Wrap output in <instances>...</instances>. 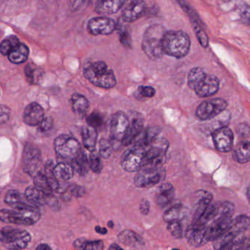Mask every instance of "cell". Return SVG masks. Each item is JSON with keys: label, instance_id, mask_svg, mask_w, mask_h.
<instances>
[{"label": "cell", "instance_id": "1", "mask_svg": "<svg viewBox=\"0 0 250 250\" xmlns=\"http://www.w3.org/2000/svg\"><path fill=\"white\" fill-rule=\"evenodd\" d=\"M188 85L200 98L215 95L220 87V82L216 76L208 75L201 67H195L189 71Z\"/></svg>", "mask_w": 250, "mask_h": 250}, {"label": "cell", "instance_id": "2", "mask_svg": "<svg viewBox=\"0 0 250 250\" xmlns=\"http://www.w3.org/2000/svg\"><path fill=\"white\" fill-rule=\"evenodd\" d=\"M190 45V38L184 31H166L163 37V53L169 57L184 58L189 52Z\"/></svg>", "mask_w": 250, "mask_h": 250}, {"label": "cell", "instance_id": "3", "mask_svg": "<svg viewBox=\"0 0 250 250\" xmlns=\"http://www.w3.org/2000/svg\"><path fill=\"white\" fill-rule=\"evenodd\" d=\"M39 208L28 204L13 210H0V220L3 223L20 226H32L41 218Z\"/></svg>", "mask_w": 250, "mask_h": 250}, {"label": "cell", "instance_id": "4", "mask_svg": "<svg viewBox=\"0 0 250 250\" xmlns=\"http://www.w3.org/2000/svg\"><path fill=\"white\" fill-rule=\"evenodd\" d=\"M85 77L95 86L103 89H111L117 84L113 70L104 62L98 61L88 64L83 70Z\"/></svg>", "mask_w": 250, "mask_h": 250}, {"label": "cell", "instance_id": "5", "mask_svg": "<svg viewBox=\"0 0 250 250\" xmlns=\"http://www.w3.org/2000/svg\"><path fill=\"white\" fill-rule=\"evenodd\" d=\"M166 30L161 24H153L146 29L142 40V49L151 60L161 58L163 51V39Z\"/></svg>", "mask_w": 250, "mask_h": 250}, {"label": "cell", "instance_id": "6", "mask_svg": "<svg viewBox=\"0 0 250 250\" xmlns=\"http://www.w3.org/2000/svg\"><path fill=\"white\" fill-rule=\"evenodd\" d=\"M30 241V234L26 230L13 227H4L0 230V242L7 249H24Z\"/></svg>", "mask_w": 250, "mask_h": 250}, {"label": "cell", "instance_id": "7", "mask_svg": "<svg viewBox=\"0 0 250 250\" xmlns=\"http://www.w3.org/2000/svg\"><path fill=\"white\" fill-rule=\"evenodd\" d=\"M166 171L161 166H150L138 170L134 179L137 188H151L165 180Z\"/></svg>", "mask_w": 250, "mask_h": 250}, {"label": "cell", "instance_id": "8", "mask_svg": "<svg viewBox=\"0 0 250 250\" xmlns=\"http://www.w3.org/2000/svg\"><path fill=\"white\" fill-rule=\"evenodd\" d=\"M121 165L128 172H138L145 167V147L135 144L128 148L122 156Z\"/></svg>", "mask_w": 250, "mask_h": 250}, {"label": "cell", "instance_id": "9", "mask_svg": "<svg viewBox=\"0 0 250 250\" xmlns=\"http://www.w3.org/2000/svg\"><path fill=\"white\" fill-rule=\"evenodd\" d=\"M54 148L59 156L71 160L82 151L79 141L68 135L57 137L54 141Z\"/></svg>", "mask_w": 250, "mask_h": 250}, {"label": "cell", "instance_id": "10", "mask_svg": "<svg viewBox=\"0 0 250 250\" xmlns=\"http://www.w3.org/2000/svg\"><path fill=\"white\" fill-rule=\"evenodd\" d=\"M227 102L221 98L204 101L197 108L196 116L201 120H212L221 114L227 107Z\"/></svg>", "mask_w": 250, "mask_h": 250}, {"label": "cell", "instance_id": "11", "mask_svg": "<svg viewBox=\"0 0 250 250\" xmlns=\"http://www.w3.org/2000/svg\"><path fill=\"white\" fill-rule=\"evenodd\" d=\"M121 10L123 20L132 23L145 14L146 4L144 0H125Z\"/></svg>", "mask_w": 250, "mask_h": 250}, {"label": "cell", "instance_id": "12", "mask_svg": "<svg viewBox=\"0 0 250 250\" xmlns=\"http://www.w3.org/2000/svg\"><path fill=\"white\" fill-rule=\"evenodd\" d=\"M116 29V22L107 16L92 18L87 23L88 32L95 36L111 35Z\"/></svg>", "mask_w": 250, "mask_h": 250}, {"label": "cell", "instance_id": "13", "mask_svg": "<svg viewBox=\"0 0 250 250\" xmlns=\"http://www.w3.org/2000/svg\"><path fill=\"white\" fill-rule=\"evenodd\" d=\"M129 125V119L125 113L119 111L113 116L110 124V134L112 144L113 142L123 143Z\"/></svg>", "mask_w": 250, "mask_h": 250}, {"label": "cell", "instance_id": "14", "mask_svg": "<svg viewBox=\"0 0 250 250\" xmlns=\"http://www.w3.org/2000/svg\"><path fill=\"white\" fill-rule=\"evenodd\" d=\"M245 238L244 233L228 229L226 233L214 241L213 247L214 250H236Z\"/></svg>", "mask_w": 250, "mask_h": 250}, {"label": "cell", "instance_id": "15", "mask_svg": "<svg viewBox=\"0 0 250 250\" xmlns=\"http://www.w3.org/2000/svg\"><path fill=\"white\" fill-rule=\"evenodd\" d=\"M214 146L218 151L228 152L233 148L234 137L231 129L227 126L219 128L212 134Z\"/></svg>", "mask_w": 250, "mask_h": 250}, {"label": "cell", "instance_id": "16", "mask_svg": "<svg viewBox=\"0 0 250 250\" xmlns=\"http://www.w3.org/2000/svg\"><path fill=\"white\" fill-rule=\"evenodd\" d=\"M23 162L25 171L31 176H35L39 173L38 170L41 164V152L39 150L28 145L23 151Z\"/></svg>", "mask_w": 250, "mask_h": 250}, {"label": "cell", "instance_id": "17", "mask_svg": "<svg viewBox=\"0 0 250 250\" xmlns=\"http://www.w3.org/2000/svg\"><path fill=\"white\" fill-rule=\"evenodd\" d=\"M185 238L189 245L199 248L207 244V229L205 226L192 224L185 232Z\"/></svg>", "mask_w": 250, "mask_h": 250}, {"label": "cell", "instance_id": "18", "mask_svg": "<svg viewBox=\"0 0 250 250\" xmlns=\"http://www.w3.org/2000/svg\"><path fill=\"white\" fill-rule=\"evenodd\" d=\"M43 119V108L37 103H32L25 108L23 121L29 126L39 125Z\"/></svg>", "mask_w": 250, "mask_h": 250}, {"label": "cell", "instance_id": "19", "mask_svg": "<svg viewBox=\"0 0 250 250\" xmlns=\"http://www.w3.org/2000/svg\"><path fill=\"white\" fill-rule=\"evenodd\" d=\"M125 0H98L95 11L101 16H108L118 13Z\"/></svg>", "mask_w": 250, "mask_h": 250}, {"label": "cell", "instance_id": "20", "mask_svg": "<svg viewBox=\"0 0 250 250\" xmlns=\"http://www.w3.org/2000/svg\"><path fill=\"white\" fill-rule=\"evenodd\" d=\"M175 198V189L170 183L163 184L159 187L155 201L160 208H165L173 202Z\"/></svg>", "mask_w": 250, "mask_h": 250}, {"label": "cell", "instance_id": "21", "mask_svg": "<svg viewBox=\"0 0 250 250\" xmlns=\"http://www.w3.org/2000/svg\"><path fill=\"white\" fill-rule=\"evenodd\" d=\"M144 127V120L141 117H135L129 122V127L126 131L124 139L122 144L124 146H129L141 135Z\"/></svg>", "mask_w": 250, "mask_h": 250}, {"label": "cell", "instance_id": "22", "mask_svg": "<svg viewBox=\"0 0 250 250\" xmlns=\"http://www.w3.org/2000/svg\"><path fill=\"white\" fill-rule=\"evenodd\" d=\"M24 196L25 199L29 204L38 208L45 205L46 204V198H48L35 187H29L25 191Z\"/></svg>", "mask_w": 250, "mask_h": 250}, {"label": "cell", "instance_id": "23", "mask_svg": "<svg viewBox=\"0 0 250 250\" xmlns=\"http://www.w3.org/2000/svg\"><path fill=\"white\" fill-rule=\"evenodd\" d=\"M82 135L85 148L90 151H95L98 139V131L96 128L86 125L82 128Z\"/></svg>", "mask_w": 250, "mask_h": 250}, {"label": "cell", "instance_id": "24", "mask_svg": "<svg viewBox=\"0 0 250 250\" xmlns=\"http://www.w3.org/2000/svg\"><path fill=\"white\" fill-rule=\"evenodd\" d=\"M29 49L24 43L20 42L10 54L8 60L13 64H19L25 62L29 58Z\"/></svg>", "mask_w": 250, "mask_h": 250}, {"label": "cell", "instance_id": "25", "mask_svg": "<svg viewBox=\"0 0 250 250\" xmlns=\"http://www.w3.org/2000/svg\"><path fill=\"white\" fill-rule=\"evenodd\" d=\"M54 174L59 182H67L73 178L74 170L71 165L60 163L54 166Z\"/></svg>", "mask_w": 250, "mask_h": 250}, {"label": "cell", "instance_id": "26", "mask_svg": "<svg viewBox=\"0 0 250 250\" xmlns=\"http://www.w3.org/2000/svg\"><path fill=\"white\" fill-rule=\"evenodd\" d=\"M75 250H104L105 245L102 240H87L79 238L73 242Z\"/></svg>", "mask_w": 250, "mask_h": 250}, {"label": "cell", "instance_id": "27", "mask_svg": "<svg viewBox=\"0 0 250 250\" xmlns=\"http://www.w3.org/2000/svg\"><path fill=\"white\" fill-rule=\"evenodd\" d=\"M71 166L74 171L81 176L86 175L89 171V169L90 168L89 158L86 157L85 152L82 151H81V152L72 160Z\"/></svg>", "mask_w": 250, "mask_h": 250}, {"label": "cell", "instance_id": "28", "mask_svg": "<svg viewBox=\"0 0 250 250\" xmlns=\"http://www.w3.org/2000/svg\"><path fill=\"white\" fill-rule=\"evenodd\" d=\"M212 201V196L208 192H204L201 195V198L197 204L196 208H195V213L192 217V223H196L200 220L203 214L205 213L206 210L209 207Z\"/></svg>", "mask_w": 250, "mask_h": 250}, {"label": "cell", "instance_id": "29", "mask_svg": "<svg viewBox=\"0 0 250 250\" xmlns=\"http://www.w3.org/2000/svg\"><path fill=\"white\" fill-rule=\"evenodd\" d=\"M233 158L241 164L250 161V141H244L236 146L233 151Z\"/></svg>", "mask_w": 250, "mask_h": 250}, {"label": "cell", "instance_id": "30", "mask_svg": "<svg viewBox=\"0 0 250 250\" xmlns=\"http://www.w3.org/2000/svg\"><path fill=\"white\" fill-rule=\"evenodd\" d=\"M71 103L73 111L79 115L84 114L89 109V101L80 94H74L72 96Z\"/></svg>", "mask_w": 250, "mask_h": 250}, {"label": "cell", "instance_id": "31", "mask_svg": "<svg viewBox=\"0 0 250 250\" xmlns=\"http://www.w3.org/2000/svg\"><path fill=\"white\" fill-rule=\"evenodd\" d=\"M160 132H161V129L159 126H149L144 132L142 138L138 141L137 144H139L144 147L148 146L159 138Z\"/></svg>", "mask_w": 250, "mask_h": 250}, {"label": "cell", "instance_id": "32", "mask_svg": "<svg viewBox=\"0 0 250 250\" xmlns=\"http://www.w3.org/2000/svg\"><path fill=\"white\" fill-rule=\"evenodd\" d=\"M25 75L28 82L31 84H38L42 79L43 71L35 64H29L25 67Z\"/></svg>", "mask_w": 250, "mask_h": 250}, {"label": "cell", "instance_id": "33", "mask_svg": "<svg viewBox=\"0 0 250 250\" xmlns=\"http://www.w3.org/2000/svg\"><path fill=\"white\" fill-rule=\"evenodd\" d=\"M233 231L244 233L250 229V217L241 215L232 220L229 229Z\"/></svg>", "mask_w": 250, "mask_h": 250}, {"label": "cell", "instance_id": "34", "mask_svg": "<svg viewBox=\"0 0 250 250\" xmlns=\"http://www.w3.org/2000/svg\"><path fill=\"white\" fill-rule=\"evenodd\" d=\"M34 184H35V188H38L42 193L45 194L47 197H50L52 195L54 191L51 189L49 182H48L45 174H42L41 172L37 173L34 176Z\"/></svg>", "mask_w": 250, "mask_h": 250}, {"label": "cell", "instance_id": "35", "mask_svg": "<svg viewBox=\"0 0 250 250\" xmlns=\"http://www.w3.org/2000/svg\"><path fill=\"white\" fill-rule=\"evenodd\" d=\"M4 201L6 204L11 206L14 208L28 205L27 203L25 202L24 198H23L21 194L15 189H12L7 192V195H5Z\"/></svg>", "mask_w": 250, "mask_h": 250}, {"label": "cell", "instance_id": "36", "mask_svg": "<svg viewBox=\"0 0 250 250\" xmlns=\"http://www.w3.org/2000/svg\"><path fill=\"white\" fill-rule=\"evenodd\" d=\"M118 239L121 243L127 246H133L142 243L141 238L135 232L130 230H124L118 235Z\"/></svg>", "mask_w": 250, "mask_h": 250}, {"label": "cell", "instance_id": "37", "mask_svg": "<svg viewBox=\"0 0 250 250\" xmlns=\"http://www.w3.org/2000/svg\"><path fill=\"white\" fill-rule=\"evenodd\" d=\"M20 43L19 38L16 35H9L4 38L0 43V53L2 55L8 56V54Z\"/></svg>", "mask_w": 250, "mask_h": 250}, {"label": "cell", "instance_id": "38", "mask_svg": "<svg viewBox=\"0 0 250 250\" xmlns=\"http://www.w3.org/2000/svg\"><path fill=\"white\" fill-rule=\"evenodd\" d=\"M182 209H183V207L182 204H174L165 211L163 214V220L167 223L176 221V220H180L182 217Z\"/></svg>", "mask_w": 250, "mask_h": 250}, {"label": "cell", "instance_id": "39", "mask_svg": "<svg viewBox=\"0 0 250 250\" xmlns=\"http://www.w3.org/2000/svg\"><path fill=\"white\" fill-rule=\"evenodd\" d=\"M116 29L118 31L119 38L122 45L125 48H130L132 47V38L129 35V31L123 24H117Z\"/></svg>", "mask_w": 250, "mask_h": 250}, {"label": "cell", "instance_id": "40", "mask_svg": "<svg viewBox=\"0 0 250 250\" xmlns=\"http://www.w3.org/2000/svg\"><path fill=\"white\" fill-rule=\"evenodd\" d=\"M91 152L92 153L89 157V167L94 173H100L102 171L104 167L101 155L95 152V151H91Z\"/></svg>", "mask_w": 250, "mask_h": 250}, {"label": "cell", "instance_id": "41", "mask_svg": "<svg viewBox=\"0 0 250 250\" xmlns=\"http://www.w3.org/2000/svg\"><path fill=\"white\" fill-rule=\"evenodd\" d=\"M167 229L171 236L176 239H180L183 236V228L181 220H176L167 223Z\"/></svg>", "mask_w": 250, "mask_h": 250}, {"label": "cell", "instance_id": "42", "mask_svg": "<svg viewBox=\"0 0 250 250\" xmlns=\"http://www.w3.org/2000/svg\"><path fill=\"white\" fill-rule=\"evenodd\" d=\"M113 150H114V145L111 141H108L105 138L101 140L99 146V152L101 157L105 159L109 158L112 154Z\"/></svg>", "mask_w": 250, "mask_h": 250}, {"label": "cell", "instance_id": "43", "mask_svg": "<svg viewBox=\"0 0 250 250\" xmlns=\"http://www.w3.org/2000/svg\"><path fill=\"white\" fill-rule=\"evenodd\" d=\"M192 26H193L194 32H195V35H196L200 44L204 48H207L208 45V38L205 31L196 22H192Z\"/></svg>", "mask_w": 250, "mask_h": 250}, {"label": "cell", "instance_id": "44", "mask_svg": "<svg viewBox=\"0 0 250 250\" xmlns=\"http://www.w3.org/2000/svg\"><path fill=\"white\" fill-rule=\"evenodd\" d=\"M86 123L89 126L97 129L103 125L104 119H103L102 115L100 114L99 113H92L86 119Z\"/></svg>", "mask_w": 250, "mask_h": 250}, {"label": "cell", "instance_id": "45", "mask_svg": "<svg viewBox=\"0 0 250 250\" xmlns=\"http://www.w3.org/2000/svg\"><path fill=\"white\" fill-rule=\"evenodd\" d=\"M138 93L143 98H152L155 95L156 91L154 88L148 86H141L138 89Z\"/></svg>", "mask_w": 250, "mask_h": 250}, {"label": "cell", "instance_id": "46", "mask_svg": "<svg viewBox=\"0 0 250 250\" xmlns=\"http://www.w3.org/2000/svg\"><path fill=\"white\" fill-rule=\"evenodd\" d=\"M10 117V108L5 105H0V125L7 123Z\"/></svg>", "mask_w": 250, "mask_h": 250}, {"label": "cell", "instance_id": "47", "mask_svg": "<svg viewBox=\"0 0 250 250\" xmlns=\"http://www.w3.org/2000/svg\"><path fill=\"white\" fill-rule=\"evenodd\" d=\"M68 190H70L72 195L76 197V198H81V197H83L85 195L84 188L83 187L79 186V185H70Z\"/></svg>", "mask_w": 250, "mask_h": 250}, {"label": "cell", "instance_id": "48", "mask_svg": "<svg viewBox=\"0 0 250 250\" xmlns=\"http://www.w3.org/2000/svg\"><path fill=\"white\" fill-rule=\"evenodd\" d=\"M53 125H54V122L52 118L49 117H44L43 120L39 125L40 129L42 132H48L53 127Z\"/></svg>", "mask_w": 250, "mask_h": 250}, {"label": "cell", "instance_id": "49", "mask_svg": "<svg viewBox=\"0 0 250 250\" xmlns=\"http://www.w3.org/2000/svg\"><path fill=\"white\" fill-rule=\"evenodd\" d=\"M140 211L144 215H147L150 211V204L146 199L141 200L140 203Z\"/></svg>", "mask_w": 250, "mask_h": 250}, {"label": "cell", "instance_id": "50", "mask_svg": "<svg viewBox=\"0 0 250 250\" xmlns=\"http://www.w3.org/2000/svg\"><path fill=\"white\" fill-rule=\"evenodd\" d=\"M88 0H70V7L73 11L79 10Z\"/></svg>", "mask_w": 250, "mask_h": 250}, {"label": "cell", "instance_id": "51", "mask_svg": "<svg viewBox=\"0 0 250 250\" xmlns=\"http://www.w3.org/2000/svg\"><path fill=\"white\" fill-rule=\"evenodd\" d=\"M237 133L241 136H248L250 133V128L247 125H240L238 126Z\"/></svg>", "mask_w": 250, "mask_h": 250}, {"label": "cell", "instance_id": "52", "mask_svg": "<svg viewBox=\"0 0 250 250\" xmlns=\"http://www.w3.org/2000/svg\"><path fill=\"white\" fill-rule=\"evenodd\" d=\"M236 250H250V236L243 239L240 246Z\"/></svg>", "mask_w": 250, "mask_h": 250}, {"label": "cell", "instance_id": "53", "mask_svg": "<svg viewBox=\"0 0 250 250\" xmlns=\"http://www.w3.org/2000/svg\"><path fill=\"white\" fill-rule=\"evenodd\" d=\"M242 16L246 19L250 20V6H245L242 9Z\"/></svg>", "mask_w": 250, "mask_h": 250}, {"label": "cell", "instance_id": "54", "mask_svg": "<svg viewBox=\"0 0 250 250\" xmlns=\"http://www.w3.org/2000/svg\"><path fill=\"white\" fill-rule=\"evenodd\" d=\"M95 230L101 235H106L108 233V229L106 228H102L99 226L95 228Z\"/></svg>", "mask_w": 250, "mask_h": 250}, {"label": "cell", "instance_id": "55", "mask_svg": "<svg viewBox=\"0 0 250 250\" xmlns=\"http://www.w3.org/2000/svg\"><path fill=\"white\" fill-rule=\"evenodd\" d=\"M36 250H52V249L49 245H46V244H41V245H38Z\"/></svg>", "mask_w": 250, "mask_h": 250}, {"label": "cell", "instance_id": "56", "mask_svg": "<svg viewBox=\"0 0 250 250\" xmlns=\"http://www.w3.org/2000/svg\"><path fill=\"white\" fill-rule=\"evenodd\" d=\"M108 250H125L123 248H122L120 245H117V244L114 243L111 244L110 245L109 248H108Z\"/></svg>", "mask_w": 250, "mask_h": 250}, {"label": "cell", "instance_id": "57", "mask_svg": "<svg viewBox=\"0 0 250 250\" xmlns=\"http://www.w3.org/2000/svg\"><path fill=\"white\" fill-rule=\"evenodd\" d=\"M108 226L110 228V229H113L114 226V223L113 221H109L108 223Z\"/></svg>", "mask_w": 250, "mask_h": 250}, {"label": "cell", "instance_id": "58", "mask_svg": "<svg viewBox=\"0 0 250 250\" xmlns=\"http://www.w3.org/2000/svg\"><path fill=\"white\" fill-rule=\"evenodd\" d=\"M247 196H248V201H249L250 203V185L249 188H248V191H247Z\"/></svg>", "mask_w": 250, "mask_h": 250}, {"label": "cell", "instance_id": "59", "mask_svg": "<svg viewBox=\"0 0 250 250\" xmlns=\"http://www.w3.org/2000/svg\"><path fill=\"white\" fill-rule=\"evenodd\" d=\"M171 250H180L176 249V248H173V249H172Z\"/></svg>", "mask_w": 250, "mask_h": 250}]
</instances>
